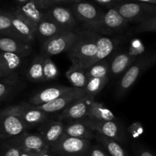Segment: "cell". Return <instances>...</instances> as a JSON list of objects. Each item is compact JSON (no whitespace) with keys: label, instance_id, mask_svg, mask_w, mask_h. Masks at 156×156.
I'll use <instances>...</instances> for the list:
<instances>
[{"label":"cell","instance_id":"cell-1","mask_svg":"<svg viewBox=\"0 0 156 156\" xmlns=\"http://www.w3.org/2000/svg\"><path fill=\"white\" fill-rule=\"evenodd\" d=\"M77 34L76 41L66 52L67 56L72 64L87 69L97 53V40L100 34L88 30H79Z\"/></svg>","mask_w":156,"mask_h":156},{"label":"cell","instance_id":"cell-2","mask_svg":"<svg viewBox=\"0 0 156 156\" xmlns=\"http://www.w3.org/2000/svg\"><path fill=\"white\" fill-rule=\"evenodd\" d=\"M156 65V53L139 56L120 79L116 90V97L123 98L144 72Z\"/></svg>","mask_w":156,"mask_h":156},{"label":"cell","instance_id":"cell-3","mask_svg":"<svg viewBox=\"0 0 156 156\" xmlns=\"http://www.w3.org/2000/svg\"><path fill=\"white\" fill-rule=\"evenodd\" d=\"M21 114V105L8 107L0 114V138L9 140L18 136L27 129Z\"/></svg>","mask_w":156,"mask_h":156},{"label":"cell","instance_id":"cell-4","mask_svg":"<svg viewBox=\"0 0 156 156\" xmlns=\"http://www.w3.org/2000/svg\"><path fill=\"white\" fill-rule=\"evenodd\" d=\"M129 22L120 15L117 9L111 8L105 12L99 21L82 24L84 30L96 32L101 35H112L123 32Z\"/></svg>","mask_w":156,"mask_h":156},{"label":"cell","instance_id":"cell-5","mask_svg":"<svg viewBox=\"0 0 156 156\" xmlns=\"http://www.w3.org/2000/svg\"><path fill=\"white\" fill-rule=\"evenodd\" d=\"M114 9L129 23L140 24L156 16V5L149 3L129 1L117 5Z\"/></svg>","mask_w":156,"mask_h":156},{"label":"cell","instance_id":"cell-6","mask_svg":"<svg viewBox=\"0 0 156 156\" xmlns=\"http://www.w3.org/2000/svg\"><path fill=\"white\" fill-rule=\"evenodd\" d=\"M90 148V140L63 134L59 141L50 147V151L62 156H86Z\"/></svg>","mask_w":156,"mask_h":156},{"label":"cell","instance_id":"cell-7","mask_svg":"<svg viewBox=\"0 0 156 156\" xmlns=\"http://www.w3.org/2000/svg\"><path fill=\"white\" fill-rule=\"evenodd\" d=\"M77 35L76 30H66L53 37L43 44L40 54L47 58L63 52L66 53L76 41Z\"/></svg>","mask_w":156,"mask_h":156},{"label":"cell","instance_id":"cell-8","mask_svg":"<svg viewBox=\"0 0 156 156\" xmlns=\"http://www.w3.org/2000/svg\"><path fill=\"white\" fill-rule=\"evenodd\" d=\"M81 122L92 129L107 137L117 140L119 143H123L126 140L124 129L116 121H103L85 117L81 119Z\"/></svg>","mask_w":156,"mask_h":156},{"label":"cell","instance_id":"cell-9","mask_svg":"<svg viewBox=\"0 0 156 156\" xmlns=\"http://www.w3.org/2000/svg\"><path fill=\"white\" fill-rule=\"evenodd\" d=\"M86 95L84 88H74L72 91L66 93L61 97L58 98L56 100L53 101L51 102L45 104V105H41L36 106L37 108L41 111L46 113H54L61 111L68 108L69 105L76 102V101L79 100L82 98L85 97Z\"/></svg>","mask_w":156,"mask_h":156},{"label":"cell","instance_id":"cell-10","mask_svg":"<svg viewBox=\"0 0 156 156\" xmlns=\"http://www.w3.org/2000/svg\"><path fill=\"white\" fill-rule=\"evenodd\" d=\"M69 9L72 11L79 22L82 24H90L99 21L103 17L105 12L94 5L85 2L73 3L70 5Z\"/></svg>","mask_w":156,"mask_h":156},{"label":"cell","instance_id":"cell-11","mask_svg":"<svg viewBox=\"0 0 156 156\" xmlns=\"http://www.w3.org/2000/svg\"><path fill=\"white\" fill-rule=\"evenodd\" d=\"M46 17L66 30H74L79 21L69 8L54 5L45 11Z\"/></svg>","mask_w":156,"mask_h":156},{"label":"cell","instance_id":"cell-12","mask_svg":"<svg viewBox=\"0 0 156 156\" xmlns=\"http://www.w3.org/2000/svg\"><path fill=\"white\" fill-rule=\"evenodd\" d=\"M94 98L85 95L79 100L72 104L66 108L58 116L59 121H75L79 120L88 116V111L91 102L94 101Z\"/></svg>","mask_w":156,"mask_h":156},{"label":"cell","instance_id":"cell-13","mask_svg":"<svg viewBox=\"0 0 156 156\" xmlns=\"http://www.w3.org/2000/svg\"><path fill=\"white\" fill-rule=\"evenodd\" d=\"M11 141L18 145L21 149L41 154L45 151H50L48 145L40 134H31L24 132L18 136L12 138Z\"/></svg>","mask_w":156,"mask_h":156},{"label":"cell","instance_id":"cell-14","mask_svg":"<svg viewBox=\"0 0 156 156\" xmlns=\"http://www.w3.org/2000/svg\"><path fill=\"white\" fill-rule=\"evenodd\" d=\"M65 125L59 120H46L38 128V133L44 138L49 147L59 141L64 134Z\"/></svg>","mask_w":156,"mask_h":156},{"label":"cell","instance_id":"cell-15","mask_svg":"<svg viewBox=\"0 0 156 156\" xmlns=\"http://www.w3.org/2000/svg\"><path fill=\"white\" fill-rule=\"evenodd\" d=\"M9 12L12 18L14 27L22 41L28 44L33 42L37 37L36 27L23 18L21 15L17 13L15 10L9 11Z\"/></svg>","mask_w":156,"mask_h":156},{"label":"cell","instance_id":"cell-16","mask_svg":"<svg viewBox=\"0 0 156 156\" xmlns=\"http://www.w3.org/2000/svg\"><path fill=\"white\" fill-rule=\"evenodd\" d=\"M138 58L136 52L126 51L117 53L110 62V77L123 74Z\"/></svg>","mask_w":156,"mask_h":156},{"label":"cell","instance_id":"cell-17","mask_svg":"<svg viewBox=\"0 0 156 156\" xmlns=\"http://www.w3.org/2000/svg\"><path fill=\"white\" fill-rule=\"evenodd\" d=\"M21 114L22 120L27 129L41 126L48 119V113L37 109L36 106L29 103L21 104Z\"/></svg>","mask_w":156,"mask_h":156},{"label":"cell","instance_id":"cell-18","mask_svg":"<svg viewBox=\"0 0 156 156\" xmlns=\"http://www.w3.org/2000/svg\"><path fill=\"white\" fill-rule=\"evenodd\" d=\"M74 87L56 86L42 90L29 98V104L34 106L45 105L56 100L66 93L72 91Z\"/></svg>","mask_w":156,"mask_h":156},{"label":"cell","instance_id":"cell-19","mask_svg":"<svg viewBox=\"0 0 156 156\" xmlns=\"http://www.w3.org/2000/svg\"><path fill=\"white\" fill-rule=\"evenodd\" d=\"M0 50L8 53L19 55L21 57L29 56L32 52L30 44L26 43L21 40L1 36L0 39Z\"/></svg>","mask_w":156,"mask_h":156},{"label":"cell","instance_id":"cell-20","mask_svg":"<svg viewBox=\"0 0 156 156\" xmlns=\"http://www.w3.org/2000/svg\"><path fill=\"white\" fill-rule=\"evenodd\" d=\"M22 59L19 55L1 51L0 53V79L16 73L21 66Z\"/></svg>","mask_w":156,"mask_h":156},{"label":"cell","instance_id":"cell-21","mask_svg":"<svg viewBox=\"0 0 156 156\" xmlns=\"http://www.w3.org/2000/svg\"><path fill=\"white\" fill-rule=\"evenodd\" d=\"M14 10L31 23L36 28L37 26L47 18L45 12L41 10L32 1L23 5H17Z\"/></svg>","mask_w":156,"mask_h":156},{"label":"cell","instance_id":"cell-22","mask_svg":"<svg viewBox=\"0 0 156 156\" xmlns=\"http://www.w3.org/2000/svg\"><path fill=\"white\" fill-rule=\"evenodd\" d=\"M101 36L102 35L101 34L99 35L97 40V53L91 62L90 66L99 61L105 59L107 56H108L112 53L113 50L116 48L117 44L119 43L118 40L117 39Z\"/></svg>","mask_w":156,"mask_h":156},{"label":"cell","instance_id":"cell-23","mask_svg":"<svg viewBox=\"0 0 156 156\" xmlns=\"http://www.w3.org/2000/svg\"><path fill=\"white\" fill-rule=\"evenodd\" d=\"M64 134L69 136L88 140L95 138L94 131L84 124L80 120L71 121L66 125Z\"/></svg>","mask_w":156,"mask_h":156},{"label":"cell","instance_id":"cell-24","mask_svg":"<svg viewBox=\"0 0 156 156\" xmlns=\"http://www.w3.org/2000/svg\"><path fill=\"white\" fill-rule=\"evenodd\" d=\"M63 31H66V30L59 27L53 21L46 18L37 26L36 34L41 41L45 43L49 39Z\"/></svg>","mask_w":156,"mask_h":156},{"label":"cell","instance_id":"cell-25","mask_svg":"<svg viewBox=\"0 0 156 156\" xmlns=\"http://www.w3.org/2000/svg\"><path fill=\"white\" fill-rule=\"evenodd\" d=\"M66 76L73 87L77 88H85L89 79L86 69L74 64L66 72Z\"/></svg>","mask_w":156,"mask_h":156},{"label":"cell","instance_id":"cell-26","mask_svg":"<svg viewBox=\"0 0 156 156\" xmlns=\"http://www.w3.org/2000/svg\"><path fill=\"white\" fill-rule=\"evenodd\" d=\"M19 76L17 73L1 79L0 82V101L2 103L11 98L19 85Z\"/></svg>","mask_w":156,"mask_h":156},{"label":"cell","instance_id":"cell-27","mask_svg":"<svg viewBox=\"0 0 156 156\" xmlns=\"http://www.w3.org/2000/svg\"><path fill=\"white\" fill-rule=\"evenodd\" d=\"M91 119L103 121H115L116 117L112 111L99 102L92 101L88 111V116Z\"/></svg>","mask_w":156,"mask_h":156},{"label":"cell","instance_id":"cell-28","mask_svg":"<svg viewBox=\"0 0 156 156\" xmlns=\"http://www.w3.org/2000/svg\"><path fill=\"white\" fill-rule=\"evenodd\" d=\"M95 139L111 156H129L117 140L105 136L98 133H95Z\"/></svg>","mask_w":156,"mask_h":156},{"label":"cell","instance_id":"cell-29","mask_svg":"<svg viewBox=\"0 0 156 156\" xmlns=\"http://www.w3.org/2000/svg\"><path fill=\"white\" fill-rule=\"evenodd\" d=\"M45 58L41 54L34 58L27 71V79L32 82H44V63Z\"/></svg>","mask_w":156,"mask_h":156},{"label":"cell","instance_id":"cell-30","mask_svg":"<svg viewBox=\"0 0 156 156\" xmlns=\"http://www.w3.org/2000/svg\"><path fill=\"white\" fill-rule=\"evenodd\" d=\"M0 35L22 41L14 27L9 11L2 10L0 12Z\"/></svg>","mask_w":156,"mask_h":156},{"label":"cell","instance_id":"cell-31","mask_svg":"<svg viewBox=\"0 0 156 156\" xmlns=\"http://www.w3.org/2000/svg\"><path fill=\"white\" fill-rule=\"evenodd\" d=\"M89 78H105L110 76V62L106 59H103L86 69Z\"/></svg>","mask_w":156,"mask_h":156},{"label":"cell","instance_id":"cell-32","mask_svg":"<svg viewBox=\"0 0 156 156\" xmlns=\"http://www.w3.org/2000/svg\"><path fill=\"white\" fill-rule=\"evenodd\" d=\"M110 80V76L105 78H89L86 86L84 88L86 95L94 98L105 87Z\"/></svg>","mask_w":156,"mask_h":156},{"label":"cell","instance_id":"cell-33","mask_svg":"<svg viewBox=\"0 0 156 156\" xmlns=\"http://www.w3.org/2000/svg\"><path fill=\"white\" fill-rule=\"evenodd\" d=\"M58 75H59V71L56 64L50 59V57L45 58L44 63V82H48L56 79Z\"/></svg>","mask_w":156,"mask_h":156},{"label":"cell","instance_id":"cell-34","mask_svg":"<svg viewBox=\"0 0 156 156\" xmlns=\"http://www.w3.org/2000/svg\"><path fill=\"white\" fill-rule=\"evenodd\" d=\"M145 32H156V16L147 21L140 23L133 30V33H145Z\"/></svg>","mask_w":156,"mask_h":156},{"label":"cell","instance_id":"cell-35","mask_svg":"<svg viewBox=\"0 0 156 156\" xmlns=\"http://www.w3.org/2000/svg\"><path fill=\"white\" fill-rule=\"evenodd\" d=\"M21 148L11 140L2 146L1 156H21Z\"/></svg>","mask_w":156,"mask_h":156},{"label":"cell","instance_id":"cell-36","mask_svg":"<svg viewBox=\"0 0 156 156\" xmlns=\"http://www.w3.org/2000/svg\"><path fill=\"white\" fill-rule=\"evenodd\" d=\"M86 156H111L102 146L95 145L90 148Z\"/></svg>","mask_w":156,"mask_h":156},{"label":"cell","instance_id":"cell-37","mask_svg":"<svg viewBox=\"0 0 156 156\" xmlns=\"http://www.w3.org/2000/svg\"><path fill=\"white\" fill-rule=\"evenodd\" d=\"M94 1L98 4L101 5L106 6L109 9H111V8H114L115 6H117V5L126 2H129L130 0H94Z\"/></svg>","mask_w":156,"mask_h":156},{"label":"cell","instance_id":"cell-38","mask_svg":"<svg viewBox=\"0 0 156 156\" xmlns=\"http://www.w3.org/2000/svg\"><path fill=\"white\" fill-rule=\"evenodd\" d=\"M133 151L136 156H156L155 154L152 151L141 146H136L135 149H133Z\"/></svg>","mask_w":156,"mask_h":156},{"label":"cell","instance_id":"cell-39","mask_svg":"<svg viewBox=\"0 0 156 156\" xmlns=\"http://www.w3.org/2000/svg\"><path fill=\"white\" fill-rule=\"evenodd\" d=\"M41 10L47 11L50 8L53 7V4H52L50 0H31Z\"/></svg>","mask_w":156,"mask_h":156},{"label":"cell","instance_id":"cell-40","mask_svg":"<svg viewBox=\"0 0 156 156\" xmlns=\"http://www.w3.org/2000/svg\"><path fill=\"white\" fill-rule=\"evenodd\" d=\"M129 132L132 133V135L134 137L138 136L141 135L142 133H143V127H142L141 124L139 123H134L132 126L129 127Z\"/></svg>","mask_w":156,"mask_h":156},{"label":"cell","instance_id":"cell-41","mask_svg":"<svg viewBox=\"0 0 156 156\" xmlns=\"http://www.w3.org/2000/svg\"><path fill=\"white\" fill-rule=\"evenodd\" d=\"M53 4V5H60L62 4H69L72 5L73 4V1L72 0H50Z\"/></svg>","mask_w":156,"mask_h":156},{"label":"cell","instance_id":"cell-42","mask_svg":"<svg viewBox=\"0 0 156 156\" xmlns=\"http://www.w3.org/2000/svg\"><path fill=\"white\" fill-rule=\"evenodd\" d=\"M21 156H40V154L35 153V152H29V151L21 149Z\"/></svg>","mask_w":156,"mask_h":156},{"label":"cell","instance_id":"cell-43","mask_svg":"<svg viewBox=\"0 0 156 156\" xmlns=\"http://www.w3.org/2000/svg\"><path fill=\"white\" fill-rule=\"evenodd\" d=\"M15 1L16 2L17 5H23L30 2L31 0H15Z\"/></svg>","mask_w":156,"mask_h":156},{"label":"cell","instance_id":"cell-44","mask_svg":"<svg viewBox=\"0 0 156 156\" xmlns=\"http://www.w3.org/2000/svg\"><path fill=\"white\" fill-rule=\"evenodd\" d=\"M136 2H145V3H149V4L156 5V0H134Z\"/></svg>","mask_w":156,"mask_h":156},{"label":"cell","instance_id":"cell-45","mask_svg":"<svg viewBox=\"0 0 156 156\" xmlns=\"http://www.w3.org/2000/svg\"><path fill=\"white\" fill-rule=\"evenodd\" d=\"M50 151H45V152H43L42 153L40 154V156H51L49 153Z\"/></svg>","mask_w":156,"mask_h":156},{"label":"cell","instance_id":"cell-46","mask_svg":"<svg viewBox=\"0 0 156 156\" xmlns=\"http://www.w3.org/2000/svg\"><path fill=\"white\" fill-rule=\"evenodd\" d=\"M73 3H76V2H82V0H72Z\"/></svg>","mask_w":156,"mask_h":156}]
</instances>
